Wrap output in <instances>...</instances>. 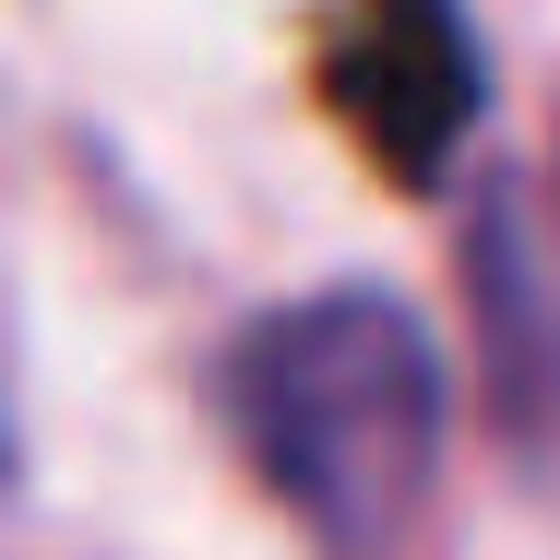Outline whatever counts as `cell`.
<instances>
[{
	"mask_svg": "<svg viewBox=\"0 0 560 560\" xmlns=\"http://www.w3.org/2000/svg\"><path fill=\"white\" fill-rule=\"evenodd\" d=\"M250 477L335 560H394L442 477V346L394 287H311L215 370Z\"/></svg>",
	"mask_w": 560,
	"mask_h": 560,
	"instance_id": "cell-1",
	"label": "cell"
},
{
	"mask_svg": "<svg viewBox=\"0 0 560 560\" xmlns=\"http://www.w3.org/2000/svg\"><path fill=\"white\" fill-rule=\"evenodd\" d=\"M323 96L335 119L382 155V179L430 191L453 167V143L477 131V36L453 0H358L323 48Z\"/></svg>",
	"mask_w": 560,
	"mask_h": 560,
	"instance_id": "cell-2",
	"label": "cell"
},
{
	"mask_svg": "<svg viewBox=\"0 0 560 560\" xmlns=\"http://www.w3.org/2000/svg\"><path fill=\"white\" fill-rule=\"evenodd\" d=\"M0 489H12V406H0Z\"/></svg>",
	"mask_w": 560,
	"mask_h": 560,
	"instance_id": "cell-3",
	"label": "cell"
}]
</instances>
